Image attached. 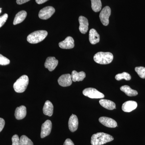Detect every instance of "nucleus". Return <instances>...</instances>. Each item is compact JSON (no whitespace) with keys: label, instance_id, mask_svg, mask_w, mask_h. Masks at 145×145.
<instances>
[{"label":"nucleus","instance_id":"nucleus-31","mask_svg":"<svg viewBox=\"0 0 145 145\" xmlns=\"http://www.w3.org/2000/svg\"><path fill=\"white\" fill-rule=\"evenodd\" d=\"M63 145H74V144L71 139H67L65 141Z\"/></svg>","mask_w":145,"mask_h":145},{"label":"nucleus","instance_id":"nucleus-5","mask_svg":"<svg viewBox=\"0 0 145 145\" xmlns=\"http://www.w3.org/2000/svg\"><path fill=\"white\" fill-rule=\"evenodd\" d=\"M83 93L84 96H87L91 99H103L105 97L103 93H101L96 89L91 88L84 89Z\"/></svg>","mask_w":145,"mask_h":145},{"label":"nucleus","instance_id":"nucleus-10","mask_svg":"<svg viewBox=\"0 0 145 145\" xmlns=\"http://www.w3.org/2000/svg\"><path fill=\"white\" fill-rule=\"evenodd\" d=\"M59 46L62 49H72L75 46L74 40L72 37L68 36L64 40L59 43Z\"/></svg>","mask_w":145,"mask_h":145},{"label":"nucleus","instance_id":"nucleus-23","mask_svg":"<svg viewBox=\"0 0 145 145\" xmlns=\"http://www.w3.org/2000/svg\"><path fill=\"white\" fill-rule=\"evenodd\" d=\"M91 8L93 11L98 12L102 8V3L101 0H91Z\"/></svg>","mask_w":145,"mask_h":145},{"label":"nucleus","instance_id":"nucleus-3","mask_svg":"<svg viewBox=\"0 0 145 145\" xmlns=\"http://www.w3.org/2000/svg\"><path fill=\"white\" fill-rule=\"evenodd\" d=\"M47 35V31L45 30H38L29 34L27 40L30 43L37 44L43 40Z\"/></svg>","mask_w":145,"mask_h":145},{"label":"nucleus","instance_id":"nucleus-25","mask_svg":"<svg viewBox=\"0 0 145 145\" xmlns=\"http://www.w3.org/2000/svg\"><path fill=\"white\" fill-rule=\"evenodd\" d=\"M20 145H34L31 140L25 135L21 136L20 139Z\"/></svg>","mask_w":145,"mask_h":145},{"label":"nucleus","instance_id":"nucleus-7","mask_svg":"<svg viewBox=\"0 0 145 145\" xmlns=\"http://www.w3.org/2000/svg\"><path fill=\"white\" fill-rule=\"evenodd\" d=\"M55 11V9L52 7H46L40 10L39 14V18L42 20H47L53 15Z\"/></svg>","mask_w":145,"mask_h":145},{"label":"nucleus","instance_id":"nucleus-17","mask_svg":"<svg viewBox=\"0 0 145 145\" xmlns=\"http://www.w3.org/2000/svg\"><path fill=\"white\" fill-rule=\"evenodd\" d=\"M100 35L94 29H91L89 32V40L92 44H95L100 41Z\"/></svg>","mask_w":145,"mask_h":145},{"label":"nucleus","instance_id":"nucleus-27","mask_svg":"<svg viewBox=\"0 0 145 145\" xmlns=\"http://www.w3.org/2000/svg\"><path fill=\"white\" fill-rule=\"evenodd\" d=\"M10 60L6 57L0 54V65H6L10 63Z\"/></svg>","mask_w":145,"mask_h":145},{"label":"nucleus","instance_id":"nucleus-15","mask_svg":"<svg viewBox=\"0 0 145 145\" xmlns=\"http://www.w3.org/2000/svg\"><path fill=\"white\" fill-rule=\"evenodd\" d=\"M137 104L135 101H128L123 104L122 109L125 112H129L137 108Z\"/></svg>","mask_w":145,"mask_h":145},{"label":"nucleus","instance_id":"nucleus-32","mask_svg":"<svg viewBox=\"0 0 145 145\" xmlns=\"http://www.w3.org/2000/svg\"><path fill=\"white\" fill-rule=\"evenodd\" d=\"M29 1L30 0H17L16 3L18 5H22L25 3Z\"/></svg>","mask_w":145,"mask_h":145},{"label":"nucleus","instance_id":"nucleus-8","mask_svg":"<svg viewBox=\"0 0 145 145\" xmlns=\"http://www.w3.org/2000/svg\"><path fill=\"white\" fill-rule=\"evenodd\" d=\"M52 127V122L50 120H46L42 125L41 137L43 138L49 135L51 132Z\"/></svg>","mask_w":145,"mask_h":145},{"label":"nucleus","instance_id":"nucleus-14","mask_svg":"<svg viewBox=\"0 0 145 145\" xmlns=\"http://www.w3.org/2000/svg\"><path fill=\"white\" fill-rule=\"evenodd\" d=\"M78 119L76 115L72 114L70 116L68 122V126L69 129L71 132H74L77 130L78 128Z\"/></svg>","mask_w":145,"mask_h":145},{"label":"nucleus","instance_id":"nucleus-34","mask_svg":"<svg viewBox=\"0 0 145 145\" xmlns=\"http://www.w3.org/2000/svg\"><path fill=\"white\" fill-rule=\"evenodd\" d=\"M2 10V8H0V13H1V10Z\"/></svg>","mask_w":145,"mask_h":145},{"label":"nucleus","instance_id":"nucleus-24","mask_svg":"<svg viewBox=\"0 0 145 145\" xmlns=\"http://www.w3.org/2000/svg\"><path fill=\"white\" fill-rule=\"evenodd\" d=\"M115 78L117 81H120L123 79H124L127 81H129L131 79V77L129 73L124 72L117 74L115 76Z\"/></svg>","mask_w":145,"mask_h":145},{"label":"nucleus","instance_id":"nucleus-22","mask_svg":"<svg viewBox=\"0 0 145 145\" xmlns=\"http://www.w3.org/2000/svg\"><path fill=\"white\" fill-rule=\"evenodd\" d=\"M120 89L129 96H136L138 94L137 91L132 89L128 86H122L120 88Z\"/></svg>","mask_w":145,"mask_h":145},{"label":"nucleus","instance_id":"nucleus-30","mask_svg":"<svg viewBox=\"0 0 145 145\" xmlns=\"http://www.w3.org/2000/svg\"><path fill=\"white\" fill-rule=\"evenodd\" d=\"M5 125V121L3 118H0V132L3 130Z\"/></svg>","mask_w":145,"mask_h":145},{"label":"nucleus","instance_id":"nucleus-33","mask_svg":"<svg viewBox=\"0 0 145 145\" xmlns=\"http://www.w3.org/2000/svg\"><path fill=\"white\" fill-rule=\"evenodd\" d=\"M48 1V0H36V2L38 4H42Z\"/></svg>","mask_w":145,"mask_h":145},{"label":"nucleus","instance_id":"nucleus-18","mask_svg":"<svg viewBox=\"0 0 145 145\" xmlns=\"http://www.w3.org/2000/svg\"><path fill=\"white\" fill-rule=\"evenodd\" d=\"M53 109L54 106L51 102L49 101H47L45 103L43 108L44 114L47 116L51 117L53 114Z\"/></svg>","mask_w":145,"mask_h":145},{"label":"nucleus","instance_id":"nucleus-6","mask_svg":"<svg viewBox=\"0 0 145 145\" xmlns=\"http://www.w3.org/2000/svg\"><path fill=\"white\" fill-rule=\"evenodd\" d=\"M111 9L109 7L106 6L101 10L99 18L101 22L105 26H107L109 22V18L111 14Z\"/></svg>","mask_w":145,"mask_h":145},{"label":"nucleus","instance_id":"nucleus-4","mask_svg":"<svg viewBox=\"0 0 145 145\" xmlns=\"http://www.w3.org/2000/svg\"><path fill=\"white\" fill-rule=\"evenodd\" d=\"M29 84V78L26 75L20 77L13 84V88L17 93H22L26 90Z\"/></svg>","mask_w":145,"mask_h":145},{"label":"nucleus","instance_id":"nucleus-12","mask_svg":"<svg viewBox=\"0 0 145 145\" xmlns=\"http://www.w3.org/2000/svg\"><path fill=\"white\" fill-rule=\"evenodd\" d=\"M99 121L101 124L108 127L115 128L117 126V122L114 119L108 117H100L99 119Z\"/></svg>","mask_w":145,"mask_h":145},{"label":"nucleus","instance_id":"nucleus-29","mask_svg":"<svg viewBox=\"0 0 145 145\" xmlns=\"http://www.w3.org/2000/svg\"><path fill=\"white\" fill-rule=\"evenodd\" d=\"M12 145H20V139L18 135H15L12 137Z\"/></svg>","mask_w":145,"mask_h":145},{"label":"nucleus","instance_id":"nucleus-26","mask_svg":"<svg viewBox=\"0 0 145 145\" xmlns=\"http://www.w3.org/2000/svg\"><path fill=\"white\" fill-rule=\"evenodd\" d=\"M135 71L141 78H145V68L143 67H138L135 68Z\"/></svg>","mask_w":145,"mask_h":145},{"label":"nucleus","instance_id":"nucleus-20","mask_svg":"<svg viewBox=\"0 0 145 145\" xmlns=\"http://www.w3.org/2000/svg\"><path fill=\"white\" fill-rule=\"evenodd\" d=\"M27 13L25 10H22L16 14L13 21V25H16L22 23L26 18Z\"/></svg>","mask_w":145,"mask_h":145},{"label":"nucleus","instance_id":"nucleus-1","mask_svg":"<svg viewBox=\"0 0 145 145\" xmlns=\"http://www.w3.org/2000/svg\"><path fill=\"white\" fill-rule=\"evenodd\" d=\"M114 140L111 135L103 132H100L92 135L91 143L92 145H102Z\"/></svg>","mask_w":145,"mask_h":145},{"label":"nucleus","instance_id":"nucleus-28","mask_svg":"<svg viewBox=\"0 0 145 145\" xmlns=\"http://www.w3.org/2000/svg\"><path fill=\"white\" fill-rule=\"evenodd\" d=\"M8 17V14L7 13H5L0 17V28L2 27L5 23L6 22L7 20Z\"/></svg>","mask_w":145,"mask_h":145},{"label":"nucleus","instance_id":"nucleus-21","mask_svg":"<svg viewBox=\"0 0 145 145\" xmlns=\"http://www.w3.org/2000/svg\"><path fill=\"white\" fill-rule=\"evenodd\" d=\"M100 105L105 108L110 110L116 108V105L114 102L110 100L102 99L99 101Z\"/></svg>","mask_w":145,"mask_h":145},{"label":"nucleus","instance_id":"nucleus-19","mask_svg":"<svg viewBox=\"0 0 145 145\" xmlns=\"http://www.w3.org/2000/svg\"><path fill=\"white\" fill-rule=\"evenodd\" d=\"M71 75L72 80L74 82L83 81L86 76L85 72L84 71L78 72L75 70L72 71Z\"/></svg>","mask_w":145,"mask_h":145},{"label":"nucleus","instance_id":"nucleus-2","mask_svg":"<svg viewBox=\"0 0 145 145\" xmlns=\"http://www.w3.org/2000/svg\"><path fill=\"white\" fill-rule=\"evenodd\" d=\"M93 59L95 62L100 64H108L112 62L113 55L111 52H99L94 55Z\"/></svg>","mask_w":145,"mask_h":145},{"label":"nucleus","instance_id":"nucleus-9","mask_svg":"<svg viewBox=\"0 0 145 145\" xmlns=\"http://www.w3.org/2000/svg\"><path fill=\"white\" fill-rule=\"evenodd\" d=\"M58 82L59 85L61 86H69L72 84L71 75L66 74L62 75L58 79Z\"/></svg>","mask_w":145,"mask_h":145},{"label":"nucleus","instance_id":"nucleus-11","mask_svg":"<svg viewBox=\"0 0 145 145\" xmlns=\"http://www.w3.org/2000/svg\"><path fill=\"white\" fill-rule=\"evenodd\" d=\"M58 60L55 57H48L44 63L45 67L48 69L49 71H53L58 65Z\"/></svg>","mask_w":145,"mask_h":145},{"label":"nucleus","instance_id":"nucleus-16","mask_svg":"<svg viewBox=\"0 0 145 145\" xmlns=\"http://www.w3.org/2000/svg\"><path fill=\"white\" fill-rule=\"evenodd\" d=\"M27 114L26 108L24 106L18 107L15 110V116L17 120L24 119Z\"/></svg>","mask_w":145,"mask_h":145},{"label":"nucleus","instance_id":"nucleus-13","mask_svg":"<svg viewBox=\"0 0 145 145\" xmlns=\"http://www.w3.org/2000/svg\"><path fill=\"white\" fill-rule=\"evenodd\" d=\"M80 23L79 30L83 34H85L88 29V19L84 16H80L79 18Z\"/></svg>","mask_w":145,"mask_h":145}]
</instances>
